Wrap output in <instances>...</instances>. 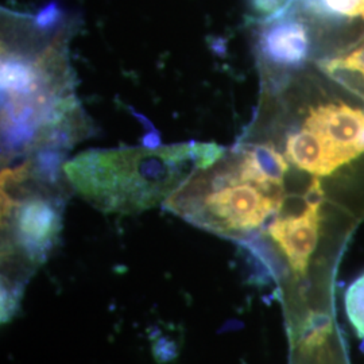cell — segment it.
<instances>
[{
	"label": "cell",
	"mask_w": 364,
	"mask_h": 364,
	"mask_svg": "<svg viewBox=\"0 0 364 364\" xmlns=\"http://www.w3.org/2000/svg\"><path fill=\"white\" fill-rule=\"evenodd\" d=\"M36 25V23H34ZM38 27V26H37ZM1 43L3 159L37 151L80 134L81 114L63 34Z\"/></svg>",
	"instance_id": "6da1fadb"
},
{
	"label": "cell",
	"mask_w": 364,
	"mask_h": 364,
	"mask_svg": "<svg viewBox=\"0 0 364 364\" xmlns=\"http://www.w3.org/2000/svg\"><path fill=\"white\" fill-rule=\"evenodd\" d=\"M289 162L272 142L246 144L195 171L165 207L213 234H251L285 201Z\"/></svg>",
	"instance_id": "7a4b0ae2"
},
{
	"label": "cell",
	"mask_w": 364,
	"mask_h": 364,
	"mask_svg": "<svg viewBox=\"0 0 364 364\" xmlns=\"http://www.w3.org/2000/svg\"><path fill=\"white\" fill-rule=\"evenodd\" d=\"M224 154L218 144L90 150L64 165L68 181L93 207L136 213L166 203L195 171Z\"/></svg>",
	"instance_id": "3957f363"
},
{
	"label": "cell",
	"mask_w": 364,
	"mask_h": 364,
	"mask_svg": "<svg viewBox=\"0 0 364 364\" xmlns=\"http://www.w3.org/2000/svg\"><path fill=\"white\" fill-rule=\"evenodd\" d=\"M364 154V109L343 102L311 105L282 139V156L313 177H326Z\"/></svg>",
	"instance_id": "277c9868"
},
{
	"label": "cell",
	"mask_w": 364,
	"mask_h": 364,
	"mask_svg": "<svg viewBox=\"0 0 364 364\" xmlns=\"http://www.w3.org/2000/svg\"><path fill=\"white\" fill-rule=\"evenodd\" d=\"M3 223L7 251L13 250L33 264L45 259L61 230V198L45 182L31 161L1 173Z\"/></svg>",
	"instance_id": "5b68a950"
},
{
	"label": "cell",
	"mask_w": 364,
	"mask_h": 364,
	"mask_svg": "<svg viewBox=\"0 0 364 364\" xmlns=\"http://www.w3.org/2000/svg\"><path fill=\"white\" fill-rule=\"evenodd\" d=\"M323 200L321 182L318 177H313L302 210L277 218L269 225L270 237L287 258L291 272L297 275H305L318 245Z\"/></svg>",
	"instance_id": "8992f818"
},
{
	"label": "cell",
	"mask_w": 364,
	"mask_h": 364,
	"mask_svg": "<svg viewBox=\"0 0 364 364\" xmlns=\"http://www.w3.org/2000/svg\"><path fill=\"white\" fill-rule=\"evenodd\" d=\"M290 7L264 21L260 28L258 52L266 68L293 70L304 65L309 57V26L302 16L290 11Z\"/></svg>",
	"instance_id": "52a82bcc"
},
{
	"label": "cell",
	"mask_w": 364,
	"mask_h": 364,
	"mask_svg": "<svg viewBox=\"0 0 364 364\" xmlns=\"http://www.w3.org/2000/svg\"><path fill=\"white\" fill-rule=\"evenodd\" d=\"M299 9L321 22L364 19V0H294Z\"/></svg>",
	"instance_id": "ba28073f"
},
{
	"label": "cell",
	"mask_w": 364,
	"mask_h": 364,
	"mask_svg": "<svg viewBox=\"0 0 364 364\" xmlns=\"http://www.w3.org/2000/svg\"><path fill=\"white\" fill-rule=\"evenodd\" d=\"M344 305L355 333L364 338V274L356 278L348 287Z\"/></svg>",
	"instance_id": "9c48e42d"
},
{
	"label": "cell",
	"mask_w": 364,
	"mask_h": 364,
	"mask_svg": "<svg viewBox=\"0 0 364 364\" xmlns=\"http://www.w3.org/2000/svg\"><path fill=\"white\" fill-rule=\"evenodd\" d=\"M250 4L264 21L284 13L291 6L289 0H250Z\"/></svg>",
	"instance_id": "30bf717a"
}]
</instances>
